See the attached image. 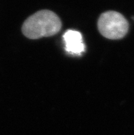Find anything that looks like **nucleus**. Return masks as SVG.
<instances>
[{
    "mask_svg": "<svg viewBox=\"0 0 134 135\" xmlns=\"http://www.w3.org/2000/svg\"><path fill=\"white\" fill-rule=\"evenodd\" d=\"M61 27V21L56 13L43 10L26 19L23 24L22 32L29 39H38L57 34Z\"/></svg>",
    "mask_w": 134,
    "mask_h": 135,
    "instance_id": "f257e3e1",
    "label": "nucleus"
},
{
    "mask_svg": "<svg viewBox=\"0 0 134 135\" xmlns=\"http://www.w3.org/2000/svg\"><path fill=\"white\" fill-rule=\"evenodd\" d=\"M98 29L104 37L112 40L121 39L129 30V23L124 16L116 11L101 14L98 20Z\"/></svg>",
    "mask_w": 134,
    "mask_h": 135,
    "instance_id": "f03ea898",
    "label": "nucleus"
},
{
    "mask_svg": "<svg viewBox=\"0 0 134 135\" xmlns=\"http://www.w3.org/2000/svg\"><path fill=\"white\" fill-rule=\"evenodd\" d=\"M66 50L73 54H81L85 50L81 33L75 30H68L63 35Z\"/></svg>",
    "mask_w": 134,
    "mask_h": 135,
    "instance_id": "7ed1b4c3",
    "label": "nucleus"
}]
</instances>
